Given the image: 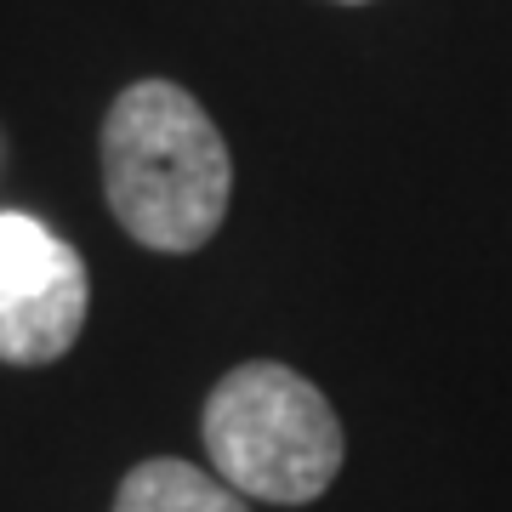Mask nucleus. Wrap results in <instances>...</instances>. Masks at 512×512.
I'll list each match as a JSON object with an SVG mask.
<instances>
[{"label": "nucleus", "instance_id": "obj_1", "mask_svg": "<svg viewBox=\"0 0 512 512\" xmlns=\"http://www.w3.org/2000/svg\"><path fill=\"white\" fill-rule=\"evenodd\" d=\"M103 200L143 251L188 256L228 217L234 160L205 103L177 80H137L103 120Z\"/></svg>", "mask_w": 512, "mask_h": 512}, {"label": "nucleus", "instance_id": "obj_2", "mask_svg": "<svg viewBox=\"0 0 512 512\" xmlns=\"http://www.w3.org/2000/svg\"><path fill=\"white\" fill-rule=\"evenodd\" d=\"M211 473L245 501L308 507L336 484L348 439L330 399L279 359L234 365L205 399Z\"/></svg>", "mask_w": 512, "mask_h": 512}, {"label": "nucleus", "instance_id": "obj_3", "mask_svg": "<svg viewBox=\"0 0 512 512\" xmlns=\"http://www.w3.org/2000/svg\"><path fill=\"white\" fill-rule=\"evenodd\" d=\"M86 262L29 211L0 217V365H52L86 330Z\"/></svg>", "mask_w": 512, "mask_h": 512}, {"label": "nucleus", "instance_id": "obj_4", "mask_svg": "<svg viewBox=\"0 0 512 512\" xmlns=\"http://www.w3.org/2000/svg\"><path fill=\"white\" fill-rule=\"evenodd\" d=\"M114 512H251V501L194 461L154 456L120 478Z\"/></svg>", "mask_w": 512, "mask_h": 512}, {"label": "nucleus", "instance_id": "obj_5", "mask_svg": "<svg viewBox=\"0 0 512 512\" xmlns=\"http://www.w3.org/2000/svg\"><path fill=\"white\" fill-rule=\"evenodd\" d=\"M342 6H365V0H342Z\"/></svg>", "mask_w": 512, "mask_h": 512}]
</instances>
